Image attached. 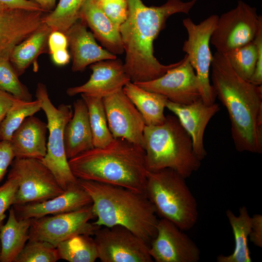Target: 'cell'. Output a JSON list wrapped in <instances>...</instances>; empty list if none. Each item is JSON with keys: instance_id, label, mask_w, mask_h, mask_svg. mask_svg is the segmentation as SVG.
<instances>
[{"instance_id": "5bb4252c", "label": "cell", "mask_w": 262, "mask_h": 262, "mask_svg": "<svg viewBox=\"0 0 262 262\" xmlns=\"http://www.w3.org/2000/svg\"><path fill=\"white\" fill-rule=\"evenodd\" d=\"M102 101L113 137L124 139L144 148L145 121L123 90L102 98Z\"/></svg>"}, {"instance_id": "277c9868", "label": "cell", "mask_w": 262, "mask_h": 262, "mask_svg": "<svg viewBox=\"0 0 262 262\" xmlns=\"http://www.w3.org/2000/svg\"><path fill=\"white\" fill-rule=\"evenodd\" d=\"M92 200L99 227H125L148 244L155 237L158 219L145 193L109 184L78 179Z\"/></svg>"}, {"instance_id": "4fadbf2b", "label": "cell", "mask_w": 262, "mask_h": 262, "mask_svg": "<svg viewBox=\"0 0 262 262\" xmlns=\"http://www.w3.org/2000/svg\"><path fill=\"white\" fill-rule=\"evenodd\" d=\"M134 83L146 90L162 94L176 103L190 104L201 99L199 82L187 54L179 66L161 77Z\"/></svg>"}, {"instance_id": "7402d4cb", "label": "cell", "mask_w": 262, "mask_h": 262, "mask_svg": "<svg viewBox=\"0 0 262 262\" xmlns=\"http://www.w3.org/2000/svg\"><path fill=\"white\" fill-rule=\"evenodd\" d=\"M80 19L89 27L97 39L110 52H124L119 29L106 16L95 0H86L80 12Z\"/></svg>"}, {"instance_id": "d6a6232c", "label": "cell", "mask_w": 262, "mask_h": 262, "mask_svg": "<svg viewBox=\"0 0 262 262\" xmlns=\"http://www.w3.org/2000/svg\"><path fill=\"white\" fill-rule=\"evenodd\" d=\"M18 78L9 59L0 60V90L10 93L23 101L33 100L28 88Z\"/></svg>"}, {"instance_id": "ab89813d", "label": "cell", "mask_w": 262, "mask_h": 262, "mask_svg": "<svg viewBox=\"0 0 262 262\" xmlns=\"http://www.w3.org/2000/svg\"><path fill=\"white\" fill-rule=\"evenodd\" d=\"M50 54L60 49H67L68 41L65 33L58 31H51L48 42Z\"/></svg>"}, {"instance_id": "f35d334b", "label": "cell", "mask_w": 262, "mask_h": 262, "mask_svg": "<svg viewBox=\"0 0 262 262\" xmlns=\"http://www.w3.org/2000/svg\"><path fill=\"white\" fill-rule=\"evenodd\" d=\"M248 237L255 246L262 247V215L261 214H255L251 217V231Z\"/></svg>"}, {"instance_id": "b9f144b4", "label": "cell", "mask_w": 262, "mask_h": 262, "mask_svg": "<svg viewBox=\"0 0 262 262\" xmlns=\"http://www.w3.org/2000/svg\"><path fill=\"white\" fill-rule=\"evenodd\" d=\"M18 99L12 94L0 90V124L12 106Z\"/></svg>"}, {"instance_id": "9c48e42d", "label": "cell", "mask_w": 262, "mask_h": 262, "mask_svg": "<svg viewBox=\"0 0 262 262\" xmlns=\"http://www.w3.org/2000/svg\"><path fill=\"white\" fill-rule=\"evenodd\" d=\"M219 16L212 15L198 24L190 18L183 19L182 23L188 33V39L183 43L182 50L194 69L198 80L201 99L207 104L214 103L216 94L210 82V69L213 59L210 42Z\"/></svg>"}, {"instance_id": "8d00e7d4", "label": "cell", "mask_w": 262, "mask_h": 262, "mask_svg": "<svg viewBox=\"0 0 262 262\" xmlns=\"http://www.w3.org/2000/svg\"><path fill=\"white\" fill-rule=\"evenodd\" d=\"M257 49L258 58L253 75L248 81L256 85H262V17L261 18L258 30L253 40Z\"/></svg>"}, {"instance_id": "52a82bcc", "label": "cell", "mask_w": 262, "mask_h": 262, "mask_svg": "<svg viewBox=\"0 0 262 262\" xmlns=\"http://www.w3.org/2000/svg\"><path fill=\"white\" fill-rule=\"evenodd\" d=\"M35 97L40 103L41 109L47 118L49 132L47 153L41 160L53 173L64 190L78 183V179L72 173L68 164L64 144V130L71 118L73 111L69 104H61L56 107L51 102L45 84L38 83Z\"/></svg>"}, {"instance_id": "f1b7e54d", "label": "cell", "mask_w": 262, "mask_h": 262, "mask_svg": "<svg viewBox=\"0 0 262 262\" xmlns=\"http://www.w3.org/2000/svg\"><path fill=\"white\" fill-rule=\"evenodd\" d=\"M88 109L94 147H103L112 142L114 138L111 133L102 98L81 94Z\"/></svg>"}, {"instance_id": "d590c367", "label": "cell", "mask_w": 262, "mask_h": 262, "mask_svg": "<svg viewBox=\"0 0 262 262\" xmlns=\"http://www.w3.org/2000/svg\"><path fill=\"white\" fill-rule=\"evenodd\" d=\"M17 189V184L13 179H7L0 186V229L6 217L5 212L14 204Z\"/></svg>"}, {"instance_id": "7a4b0ae2", "label": "cell", "mask_w": 262, "mask_h": 262, "mask_svg": "<svg viewBox=\"0 0 262 262\" xmlns=\"http://www.w3.org/2000/svg\"><path fill=\"white\" fill-rule=\"evenodd\" d=\"M211 66L212 85L228 111L236 149L262 153V85L239 77L225 54L216 51Z\"/></svg>"}, {"instance_id": "ee69618b", "label": "cell", "mask_w": 262, "mask_h": 262, "mask_svg": "<svg viewBox=\"0 0 262 262\" xmlns=\"http://www.w3.org/2000/svg\"><path fill=\"white\" fill-rule=\"evenodd\" d=\"M37 3L46 13L52 11L56 6V0H32Z\"/></svg>"}, {"instance_id": "30bf717a", "label": "cell", "mask_w": 262, "mask_h": 262, "mask_svg": "<svg viewBox=\"0 0 262 262\" xmlns=\"http://www.w3.org/2000/svg\"><path fill=\"white\" fill-rule=\"evenodd\" d=\"M262 16L257 9L242 0L236 6L218 17L210 42L216 51L226 54L252 41Z\"/></svg>"}, {"instance_id": "74e56055", "label": "cell", "mask_w": 262, "mask_h": 262, "mask_svg": "<svg viewBox=\"0 0 262 262\" xmlns=\"http://www.w3.org/2000/svg\"><path fill=\"white\" fill-rule=\"evenodd\" d=\"M15 158L10 141H0V182Z\"/></svg>"}, {"instance_id": "8fae6325", "label": "cell", "mask_w": 262, "mask_h": 262, "mask_svg": "<svg viewBox=\"0 0 262 262\" xmlns=\"http://www.w3.org/2000/svg\"><path fill=\"white\" fill-rule=\"evenodd\" d=\"M95 217L92 204L73 212L31 218L29 240L46 241L56 247L76 235L93 236L100 227L90 222Z\"/></svg>"}, {"instance_id": "836d02e7", "label": "cell", "mask_w": 262, "mask_h": 262, "mask_svg": "<svg viewBox=\"0 0 262 262\" xmlns=\"http://www.w3.org/2000/svg\"><path fill=\"white\" fill-rule=\"evenodd\" d=\"M60 260L56 248L44 241H28L14 262H55Z\"/></svg>"}, {"instance_id": "ac0fdd59", "label": "cell", "mask_w": 262, "mask_h": 262, "mask_svg": "<svg viewBox=\"0 0 262 262\" xmlns=\"http://www.w3.org/2000/svg\"><path fill=\"white\" fill-rule=\"evenodd\" d=\"M166 107L174 114L190 135L194 153L201 161L207 155L203 136L211 119L220 110L219 104H207L202 99L190 104H181L168 100Z\"/></svg>"}, {"instance_id": "44dd1931", "label": "cell", "mask_w": 262, "mask_h": 262, "mask_svg": "<svg viewBox=\"0 0 262 262\" xmlns=\"http://www.w3.org/2000/svg\"><path fill=\"white\" fill-rule=\"evenodd\" d=\"M47 124L31 115L14 131L10 141L15 158L42 160L47 153Z\"/></svg>"}, {"instance_id": "4dcf8cb0", "label": "cell", "mask_w": 262, "mask_h": 262, "mask_svg": "<svg viewBox=\"0 0 262 262\" xmlns=\"http://www.w3.org/2000/svg\"><path fill=\"white\" fill-rule=\"evenodd\" d=\"M41 109L40 101H25L18 99L9 110L0 124V141H10L14 131L26 118L33 115Z\"/></svg>"}, {"instance_id": "3957f363", "label": "cell", "mask_w": 262, "mask_h": 262, "mask_svg": "<svg viewBox=\"0 0 262 262\" xmlns=\"http://www.w3.org/2000/svg\"><path fill=\"white\" fill-rule=\"evenodd\" d=\"M78 179L125 187L144 193L147 169L145 151L138 145L114 138L103 147H94L68 160Z\"/></svg>"}, {"instance_id": "484cf974", "label": "cell", "mask_w": 262, "mask_h": 262, "mask_svg": "<svg viewBox=\"0 0 262 262\" xmlns=\"http://www.w3.org/2000/svg\"><path fill=\"white\" fill-rule=\"evenodd\" d=\"M51 30L43 23L37 30L16 46L11 51L9 61L19 77L38 57L48 49V42Z\"/></svg>"}, {"instance_id": "8992f818", "label": "cell", "mask_w": 262, "mask_h": 262, "mask_svg": "<svg viewBox=\"0 0 262 262\" xmlns=\"http://www.w3.org/2000/svg\"><path fill=\"white\" fill-rule=\"evenodd\" d=\"M145 193L161 218L183 231L195 225L198 216L196 201L185 179L174 170L148 171Z\"/></svg>"}, {"instance_id": "83f0119b", "label": "cell", "mask_w": 262, "mask_h": 262, "mask_svg": "<svg viewBox=\"0 0 262 262\" xmlns=\"http://www.w3.org/2000/svg\"><path fill=\"white\" fill-rule=\"evenodd\" d=\"M87 234L74 235L56 246L60 259L69 262H94L98 259L94 238Z\"/></svg>"}, {"instance_id": "ba28073f", "label": "cell", "mask_w": 262, "mask_h": 262, "mask_svg": "<svg viewBox=\"0 0 262 262\" xmlns=\"http://www.w3.org/2000/svg\"><path fill=\"white\" fill-rule=\"evenodd\" d=\"M7 179L15 180L18 185L13 205L44 201L65 191L51 171L36 159L15 158Z\"/></svg>"}, {"instance_id": "e575fe53", "label": "cell", "mask_w": 262, "mask_h": 262, "mask_svg": "<svg viewBox=\"0 0 262 262\" xmlns=\"http://www.w3.org/2000/svg\"><path fill=\"white\" fill-rule=\"evenodd\" d=\"M97 2L106 16L119 29L128 16L126 0H102Z\"/></svg>"}, {"instance_id": "7dc6e473", "label": "cell", "mask_w": 262, "mask_h": 262, "mask_svg": "<svg viewBox=\"0 0 262 262\" xmlns=\"http://www.w3.org/2000/svg\"><path fill=\"white\" fill-rule=\"evenodd\" d=\"M96 0V1L98 2V1H101V0Z\"/></svg>"}, {"instance_id": "d4e9b609", "label": "cell", "mask_w": 262, "mask_h": 262, "mask_svg": "<svg viewBox=\"0 0 262 262\" xmlns=\"http://www.w3.org/2000/svg\"><path fill=\"white\" fill-rule=\"evenodd\" d=\"M31 218L18 220L13 207L6 223L0 229V262H14L29 240Z\"/></svg>"}, {"instance_id": "4316f807", "label": "cell", "mask_w": 262, "mask_h": 262, "mask_svg": "<svg viewBox=\"0 0 262 262\" xmlns=\"http://www.w3.org/2000/svg\"><path fill=\"white\" fill-rule=\"evenodd\" d=\"M239 212L238 216H236L231 210L226 211V215L234 235L235 247L230 255L218 256L216 259L217 262L252 261L247 245V239L251 231V217L245 206L239 208Z\"/></svg>"}, {"instance_id": "ffe728a7", "label": "cell", "mask_w": 262, "mask_h": 262, "mask_svg": "<svg viewBox=\"0 0 262 262\" xmlns=\"http://www.w3.org/2000/svg\"><path fill=\"white\" fill-rule=\"evenodd\" d=\"M72 60L73 72L82 71L95 63L116 58L115 55L102 49L96 41L93 33L87 29L82 20L75 23L65 33Z\"/></svg>"}, {"instance_id": "1f68e13d", "label": "cell", "mask_w": 262, "mask_h": 262, "mask_svg": "<svg viewBox=\"0 0 262 262\" xmlns=\"http://www.w3.org/2000/svg\"><path fill=\"white\" fill-rule=\"evenodd\" d=\"M225 54L235 72L248 81L253 74L258 58L257 47L253 40Z\"/></svg>"}, {"instance_id": "7c38bea8", "label": "cell", "mask_w": 262, "mask_h": 262, "mask_svg": "<svg viewBox=\"0 0 262 262\" xmlns=\"http://www.w3.org/2000/svg\"><path fill=\"white\" fill-rule=\"evenodd\" d=\"M93 236L102 262H153L148 244L125 227H100Z\"/></svg>"}, {"instance_id": "cb8c5ba5", "label": "cell", "mask_w": 262, "mask_h": 262, "mask_svg": "<svg viewBox=\"0 0 262 262\" xmlns=\"http://www.w3.org/2000/svg\"><path fill=\"white\" fill-rule=\"evenodd\" d=\"M122 90L140 112L146 125H158L164 122V109L168 100L165 96L146 90L131 82Z\"/></svg>"}, {"instance_id": "f6af8a7d", "label": "cell", "mask_w": 262, "mask_h": 262, "mask_svg": "<svg viewBox=\"0 0 262 262\" xmlns=\"http://www.w3.org/2000/svg\"><path fill=\"white\" fill-rule=\"evenodd\" d=\"M7 8H9L6 6L0 3V12L4 10V9H6Z\"/></svg>"}, {"instance_id": "7bdbcfd3", "label": "cell", "mask_w": 262, "mask_h": 262, "mask_svg": "<svg viewBox=\"0 0 262 262\" xmlns=\"http://www.w3.org/2000/svg\"><path fill=\"white\" fill-rule=\"evenodd\" d=\"M53 63L58 66H64L69 62L70 55L66 49H58L50 54Z\"/></svg>"}, {"instance_id": "9a60e30c", "label": "cell", "mask_w": 262, "mask_h": 262, "mask_svg": "<svg viewBox=\"0 0 262 262\" xmlns=\"http://www.w3.org/2000/svg\"><path fill=\"white\" fill-rule=\"evenodd\" d=\"M149 253L156 262H197L200 251L194 242L171 221L158 220Z\"/></svg>"}, {"instance_id": "bcb514c9", "label": "cell", "mask_w": 262, "mask_h": 262, "mask_svg": "<svg viewBox=\"0 0 262 262\" xmlns=\"http://www.w3.org/2000/svg\"><path fill=\"white\" fill-rule=\"evenodd\" d=\"M0 252H1V246H0Z\"/></svg>"}, {"instance_id": "f546056e", "label": "cell", "mask_w": 262, "mask_h": 262, "mask_svg": "<svg viewBox=\"0 0 262 262\" xmlns=\"http://www.w3.org/2000/svg\"><path fill=\"white\" fill-rule=\"evenodd\" d=\"M86 0H60L55 8L45 15L43 22L52 31L66 33L80 18V12Z\"/></svg>"}, {"instance_id": "5b68a950", "label": "cell", "mask_w": 262, "mask_h": 262, "mask_svg": "<svg viewBox=\"0 0 262 262\" xmlns=\"http://www.w3.org/2000/svg\"><path fill=\"white\" fill-rule=\"evenodd\" d=\"M144 138L148 171L170 168L186 179L200 168L192 138L176 115L166 116L160 125H146Z\"/></svg>"}, {"instance_id": "603a6c76", "label": "cell", "mask_w": 262, "mask_h": 262, "mask_svg": "<svg viewBox=\"0 0 262 262\" xmlns=\"http://www.w3.org/2000/svg\"><path fill=\"white\" fill-rule=\"evenodd\" d=\"M73 115L64 130V144L68 160L94 147L86 105L82 98L73 104Z\"/></svg>"}, {"instance_id": "6da1fadb", "label": "cell", "mask_w": 262, "mask_h": 262, "mask_svg": "<svg viewBox=\"0 0 262 262\" xmlns=\"http://www.w3.org/2000/svg\"><path fill=\"white\" fill-rule=\"evenodd\" d=\"M197 0H168L161 6H147L141 0H126L128 16L119 32L126 54L124 67L131 82L155 80L181 63L182 59L168 65L160 63L154 55L153 42L170 16L188 14Z\"/></svg>"}, {"instance_id": "60d3db41", "label": "cell", "mask_w": 262, "mask_h": 262, "mask_svg": "<svg viewBox=\"0 0 262 262\" xmlns=\"http://www.w3.org/2000/svg\"><path fill=\"white\" fill-rule=\"evenodd\" d=\"M0 3L9 8L41 11L45 12L37 3L32 0H0Z\"/></svg>"}, {"instance_id": "e0dca14e", "label": "cell", "mask_w": 262, "mask_h": 262, "mask_svg": "<svg viewBox=\"0 0 262 262\" xmlns=\"http://www.w3.org/2000/svg\"><path fill=\"white\" fill-rule=\"evenodd\" d=\"M45 14L17 8L0 12V60L9 59L14 47L43 23Z\"/></svg>"}, {"instance_id": "2e32d148", "label": "cell", "mask_w": 262, "mask_h": 262, "mask_svg": "<svg viewBox=\"0 0 262 262\" xmlns=\"http://www.w3.org/2000/svg\"><path fill=\"white\" fill-rule=\"evenodd\" d=\"M92 74L85 83L68 88L70 97L80 94L103 98L122 90L131 82L124 64L118 59L100 61L90 65Z\"/></svg>"}, {"instance_id": "d6986e66", "label": "cell", "mask_w": 262, "mask_h": 262, "mask_svg": "<svg viewBox=\"0 0 262 262\" xmlns=\"http://www.w3.org/2000/svg\"><path fill=\"white\" fill-rule=\"evenodd\" d=\"M92 204L87 193L77 183L47 200L13 205L16 218H37L77 211Z\"/></svg>"}]
</instances>
